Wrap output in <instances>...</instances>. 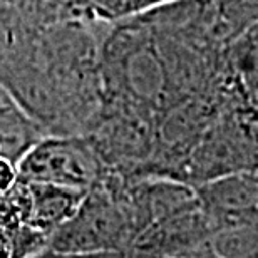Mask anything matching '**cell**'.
<instances>
[{
    "mask_svg": "<svg viewBox=\"0 0 258 258\" xmlns=\"http://www.w3.org/2000/svg\"><path fill=\"white\" fill-rule=\"evenodd\" d=\"M136 231L124 195V176L107 171L87 189L79 208L50 240V250L62 253L124 251Z\"/></svg>",
    "mask_w": 258,
    "mask_h": 258,
    "instance_id": "1",
    "label": "cell"
},
{
    "mask_svg": "<svg viewBox=\"0 0 258 258\" xmlns=\"http://www.w3.org/2000/svg\"><path fill=\"white\" fill-rule=\"evenodd\" d=\"M107 171L139 176L156 146V112L119 99H104L92 127L84 134Z\"/></svg>",
    "mask_w": 258,
    "mask_h": 258,
    "instance_id": "2",
    "label": "cell"
},
{
    "mask_svg": "<svg viewBox=\"0 0 258 258\" xmlns=\"http://www.w3.org/2000/svg\"><path fill=\"white\" fill-rule=\"evenodd\" d=\"M15 168L17 178L25 183L55 184L79 191L96 186L107 173L94 144L84 134L40 138Z\"/></svg>",
    "mask_w": 258,
    "mask_h": 258,
    "instance_id": "3",
    "label": "cell"
},
{
    "mask_svg": "<svg viewBox=\"0 0 258 258\" xmlns=\"http://www.w3.org/2000/svg\"><path fill=\"white\" fill-rule=\"evenodd\" d=\"M213 225L201 208L164 218L141 231L126 250L127 258H191L208 241Z\"/></svg>",
    "mask_w": 258,
    "mask_h": 258,
    "instance_id": "4",
    "label": "cell"
},
{
    "mask_svg": "<svg viewBox=\"0 0 258 258\" xmlns=\"http://www.w3.org/2000/svg\"><path fill=\"white\" fill-rule=\"evenodd\" d=\"M200 205L215 228L258 221V171H238L195 186Z\"/></svg>",
    "mask_w": 258,
    "mask_h": 258,
    "instance_id": "5",
    "label": "cell"
},
{
    "mask_svg": "<svg viewBox=\"0 0 258 258\" xmlns=\"http://www.w3.org/2000/svg\"><path fill=\"white\" fill-rule=\"evenodd\" d=\"M29 186L32 195L29 225L52 240L55 231L79 208L86 191L44 183H29Z\"/></svg>",
    "mask_w": 258,
    "mask_h": 258,
    "instance_id": "6",
    "label": "cell"
},
{
    "mask_svg": "<svg viewBox=\"0 0 258 258\" xmlns=\"http://www.w3.org/2000/svg\"><path fill=\"white\" fill-rule=\"evenodd\" d=\"M45 134L0 84V158L14 164Z\"/></svg>",
    "mask_w": 258,
    "mask_h": 258,
    "instance_id": "7",
    "label": "cell"
},
{
    "mask_svg": "<svg viewBox=\"0 0 258 258\" xmlns=\"http://www.w3.org/2000/svg\"><path fill=\"white\" fill-rule=\"evenodd\" d=\"M205 246L211 258H258V221L215 228Z\"/></svg>",
    "mask_w": 258,
    "mask_h": 258,
    "instance_id": "8",
    "label": "cell"
},
{
    "mask_svg": "<svg viewBox=\"0 0 258 258\" xmlns=\"http://www.w3.org/2000/svg\"><path fill=\"white\" fill-rule=\"evenodd\" d=\"M62 19L116 24L139 14L138 0H60Z\"/></svg>",
    "mask_w": 258,
    "mask_h": 258,
    "instance_id": "9",
    "label": "cell"
},
{
    "mask_svg": "<svg viewBox=\"0 0 258 258\" xmlns=\"http://www.w3.org/2000/svg\"><path fill=\"white\" fill-rule=\"evenodd\" d=\"M32 210V195L29 183L17 178L12 186L0 189V228L10 235L29 225Z\"/></svg>",
    "mask_w": 258,
    "mask_h": 258,
    "instance_id": "10",
    "label": "cell"
},
{
    "mask_svg": "<svg viewBox=\"0 0 258 258\" xmlns=\"http://www.w3.org/2000/svg\"><path fill=\"white\" fill-rule=\"evenodd\" d=\"M32 258H127L124 251H106V253H62L47 248L42 253L35 255Z\"/></svg>",
    "mask_w": 258,
    "mask_h": 258,
    "instance_id": "11",
    "label": "cell"
},
{
    "mask_svg": "<svg viewBox=\"0 0 258 258\" xmlns=\"http://www.w3.org/2000/svg\"><path fill=\"white\" fill-rule=\"evenodd\" d=\"M17 181V168L12 161L0 158V189H7Z\"/></svg>",
    "mask_w": 258,
    "mask_h": 258,
    "instance_id": "12",
    "label": "cell"
},
{
    "mask_svg": "<svg viewBox=\"0 0 258 258\" xmlns=\"http://www.w3.org/2000/svg\"><path fill=\"white\" fill-rule=\"evenodd\" d=\"M0 258H15L12 235L4 228H0Z\"/></svg>",
    "mask_w": 258,
    "mask_h": 258,
    "instance_id": "13",
    "label": "cell"
},
{
    "mask_svg": "<svg viewBox=\"0 0 258 258\" xmlns=\"http://www.w3.org/2000/svg\"><path fill=\"white\" fill-rule=\"evenodd\" d=\"M139 2V14L146 12V10H151L154 7H159V5H166L171 2H178V0H138Z\"/></svg>",
    "mask_w": 258,
    "mask_h": 258,
    "instance_id": "14",
    "label": "cell"
},
{
    "mask_svg": "<svg viewBox=\"0 0 258 258\" xmlns=\"http://www.w3.org/2000/svg\"><path fill=\"white\" fill-rule=\"evenodd\" d=\"M191 258H211V255L208 253V250H206V246H203V248H201L198 253H195Z\"/></svg>",
    "mask_w": 258,
    "mask_h": 258,
    "instance_id": "15",
    "label": "cell"
},
{
    "mask_svg": "<svg viewBox=\"0 0 258 258\" xmlns=\"http://www.w3.org/2000/svg\"><path fill=\"white\" fill-rule=\"evenodd\" d=\"M55 2H59V4H60V0H55Z\"/></svg>",
    "mask_w": 258,
    "mask_h": 258,
    "instance_id": "16",
    "label": "cell"
}]
</instances>
